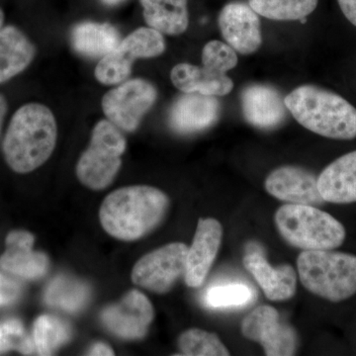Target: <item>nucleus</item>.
<instances>
[{
  "label": "nucleus",
  "mask_w": 356,
  "mask_h": 356,
  "mask_svg": "<svg viewBox=\"0 0 356 356\" xmlns=\"http://www.w3.org/2000/svg\"><path fill=\"white\" fill-rule=\"evenodd\" d=\"M243 117L250 125L262 130L280 127L287 117V107L280 91L266 84H252L243 89Z\"/></svg>",
  "instance_id": "obj_16"
},
{
  "label": "nucleus",
  "mask_w": 356,
  "mask_h": 356,
  "mask_svg": "<svg viewBox=\"0 0 356 356\" xmlns=\"http://www.w3.org/2000/svg\"><path fill=\"white\" fill-rule=\"evenodd\" d=\"M149 27L161 34L177 36L189 24L188 0H140Z\"/></svg>",
  "instance_id": "obj_23"
},
{
  "label": "nucleus",
  "mask_w": 356,
  "mask_h": 356,
  "mask_svg": "<svg viewBox=\"0 0 356 356\" xmlns=\"http://www.w3.org/2000/svg\"><path fill=\"white\" fill-rule=\"evenodd\" d=\"M154 317V307L149 300L138 290H132L120 303L104 309L102 320L115 336L140 339L146 336Z\"/></svg>",
  "instance_id": "obj_11"
},
{
  "label": "nucleus",
  "mask_w": 356,
  "mask_h": 356,
  "mask_svg": "<svg viewBox=\"0 0 356 356\" xmlns=\"http://www.w3.org/2000/svg\"><path fill=\"white\" fill-rule=\"evenodd\" d=\"M220 113L221 106L215 96L184 93L170 107L168 124L175 133L191 135L212 127Z\"/></svg>",
  "instance_id": "obj_15"
},
{
  "label": "nucleus",
  "mask_w": 356,
  "mask_h": 356,
  "mask_svg": "<svg viewBox=\"0 0 356 356\" xmlns=\"http://www.w3.org/2000/svg\"><path fill=\"white\" fill-rule=\"evenodd\" d=\"M37 49L22 30L14 25L0 30V84L19 76L36 57Z\"/></svg>",
  "instance_id": "obj_20"
},
{
  "label": "nucleus",
  "mask_w": 356,
  "mask_h": 356,
  "mask_svg": "<svg viewBox=\"0 0 356 356\" xmlns=\"http://www.w3.org/2000/svg\"><path fill=\"white\" fill-rule=\"evenodd\" d=\"M187 254L186 245L172 243L144 255L134 266L133 282L156 294H165L185 275Z\"/></svg>",
  "instance_id": "obj_9"
},
{
  "label": "nucleus",
  "mask_w": 356,
  "mask_h": 356,
  "mask_svg": "<svg viewBox=\"0 0 356 356\" xmlns=\"http://www.w3.org/2000/svg\"><path fill=\"white\" fill-rule=\"evenodd\" d=\"M236 51L224 42L210 41L204 46L202 65L217 72L227 74L238 65Z\"/></svg>",
  "instance_id": "obj_30"
},
{
  "label": "nucleus",
  "mask_w": 356,
  "mask_h": 356,
  "mask_svg": "<svg viewBox=\"0 0 356 356\" xmlns=\"http://www.w3.org/2000/svg\"><path fill=\"white\" fill-rule=\"evenodd\" d=\"M158 91L143 79H127L103 96L102 106L107 120L124 132H134L154 106Z\"/></svg>",
  "instance_id": "obj_8"
},
{
  "label": "nucleus",
  "mask_w": 356,
  "mask_h": 356,
  "mask_svg": "<svg viewBox=\"0 0 356 356\" xmlns=\"http://www.w3.org/2000/svg\"><path fill=\"white\" fill-rule=\"evenodd\" d=\"M170 79L173 86L184 93H200L203 95H228L234 83L227 74L207 67L182 63L172 67Z\"/></svg>",
  "instance_id": "obj_21"
},
{
  "label": "nucleus",
  "mask_w": 356,
  "mask_h": 356,
  "mask_svg": "<svg viewBox=\"0 0 356 356\" xmlns=\"http://www.w3.org/2000/svg\"><path fill=\"white\" fill-rule=\"evenodd\" d=\"M7 111H8V102H7L6 96L0 95V133H1L2 127H3Z\"/></svg>",
  "instance_id": "obj_34"
},
{
  "label": "nucleus",
  "mask_w": 356,
  "mask_h": 356,
  "mask_svg": "<svg viewBox=\"0 0 356 356\" xmlns=\"http://www.w3.org/2000/svg\"><path fill=\"white\" fill-rule=\"evenodd\" d=\"M20 285L0 273V307L8 306L19 298Z\"/></svg>",
  "instance_id": "obj_31"
},
{
  "label": "nucleus",
  "mask_w": 356,
  "mask_h": 356,
  "mask_svg": "<svg viewBox=\"0 0 356 356\" xmlns=\"http://www.w3.org/2000/svg\"><path fill=\"white\" fill-rule=\"evenodd\" d=\"M318 0H248L250 7L262 17L276 21H295L314 13Z\"/></svg>",
  "instance_id": "obj_25"
},
{
  "label": "nucleus",
  "mask_w": 356,
  "mask_h": 356,
  "mask_svg": "<svg viewBox=\"0 0 356 356\" xmlns=\"http://www.w3.org/2000/svg\"><path fill=\"white\" fill-rule=\"evenodd\" d=\"M218 23L222 38L238 53L250 55L261 46V20L250 4L229 2L222 7Z\"/></svg>",
  "instance_id": "obj_12"
},
{
  "label": "nucleus",
  "mask_w": 356,
  "mask_h": 356,
  "mask_svg": "<svg viewBox=\"0 0 356 356\" xmlns=\"http://www.w3.org/2000/svg\"><path fill=\"white\" fill-rule=\"evenodd\" d=\"M318 189L325 202H356V151L327 165L318 175Z\"/></svg>",
  "instance_id": "obj_19"
},
{
  "label": "nucleus",
  "mask_w": 356,
  "mask_h": 356,
  "mask_svg": "<svg viewBox=\"0 0 356 356\" xmlns=\"http://www.w3.org/2000/svg\"><path fill=\"white\" fill-rule=\"evenodd\" d=\"M34 236L29 232L13 231L6 236V250L0 257V268L24 280H38L48 271V257L33 250Z\"/></svg>",
  "instance_id": "obj_17"
},
{
  "label": "nucleus",
  "mask_w": 356,
  "mask_h": 356,
  "mask_svg": "<svg viewBox=\"0 0 356 356\" xmlns=\"http://www.w3.org/2000/svg\"><path fill=\"white\" fill-rule=\"evenodd\" d=\"M168 195L156 187L135 185L107 196L99 211L102 228L117 240L132 242L154 231L165 219Z\"/></svg>",
  "instance_id": "obj_2"
},
{
  "label": "nucleus",
  "mask_w": 356,
  "mask_h": 356,
  "mask_svg": "<svg viewBox=\"0 0 356 356\" xmlns=\"http://www.w3.org/2000/svg\"><path fill=\"white\" fill-rule=\"evenodd\" d=\"M163 34L151 27H140L122 40L115 50L100 58L95 70V79L104 86L127 81L134 63L139 58H152L165 51Z\"/></svg>",
  "instance_id": "obj_7"
},
{
  "label": "nucleus",
  "mask_w": 356,
  "mask_h": 356,
  "mask_svg": "<svg viewBox=\"0 0 356 356\" xmlns=\"http://www.w3.org/2000/svg\"><path fill=\"white\" fill-rule=\"evenodd\" d=\"M264 185L271 196L288 204L318 207L325 202L318 189V178L299 166L276 168L269 173Z\"/></svg>",
  "instance_id": "obj_13"
},
{
  "label": "nucleus",
  "mask_w": 356,
  "mask_h": 356,
  "mask_svg": "<svg viewBox=\"0 0 356 356\" xmlns=\"http://www.w3.org/2000/svg\"><path fill=\"white\" fill-rule=\"evenodd\" d=\"M274 219L284 241L302 250H334L346 240L343 224L315 206L285 204Z\"/></svg>",
  "instance_id": "obj_5"
},
{
  "label": "nucleus",
  "mask_w": 356,
  "mask_h": 356,
  "mask_svg": "<svg viewBox=\"0 0 356 356\" xmlns=\"http://www.w3.org/2000/svg\"><path fill=\"white\" fill-rule=\"evenodd\" d=\"M178 346L182 355H229L228 348L220 341L217 334L200 329H191L184 332L178 339Z\"/></svg>",
  "instance_id": "obj_27"
},
{
  "label": "nucleus",
  "mask_w": 356,
  "mask_h": 356,
  "mask_svg": "<svg viewBox=\"0 0 356 356\" xmlns=\"http://www.w3.org/2000/svg\"><path fill=\"white\" fill-rule=\"evenodd\" d=\"M299 278L308 291L327 301L356 294V257L332 250H303L297 259Z\"/></svg>",
  "instance_id": "obj_4"
},
{
  "label": "nucleus",
  "mask_w": 356,
  "mask_h": 356,
  "mask_svg": "<svg viewBox=\"0 0 356 356\" xmlns=\"http://www.w3.org/2000/svg\"><path fill=\"white\" fill-rule=\"evenodd\" d=\"M243 337L261 343L268 356L294 355L297 350V334L287 323L281 321L273 307H257L243 318Z\"/></svg>",
  "instance_id": "obj_10"
},
{
  "label": "nucleus",
  "mask_w": 356,
  "mask_h": 356,
  "mask_svg": "<svg viewBox=\"0 0 356 356\" xmlns=\"http://www.w3.org/2000/svg\"><path fill=\"white\" fill-rule=\"evenodd\" d=\"M243 262L245 269L261 287L267 299L284 301L294 296L297 289V274L290 264L271 266L259 250L248 252Z\"/></svg>",
  "instance_id": "obj_18"
},
{
  "label": "nucleus",
  "mask_w": 356,
  "mask_h": 356,
  "mask_svg": "<svg viewBox=\"0 0 356 356\" xmlns=\"http://www.w3.org/2000/svg\"><path fill=\"white\" fill-rule=\"evenodd\" d=\"M284 102L297 122L311 132L329 139H355L356 108L343 96L318 86H302Z\"/></svg>",
  "instance_id": "obj_3"
},
{
  "label": "nucleus",
  "mask_w": 356,
  "mask_h": 356,
  "mask_svg": "<svg viewBox=\"0 0 356 356\" xmlns=\"http://www.w3.org/2000/svg\"><path fill=\"white\" fill-rule=\"evenodd\" d=\"M70 44L79 55L89 58H103L118 47L120 32L110 23L84 21L70 32Z\"/></svg>",
  "instance_id": "obj_22"
},
{
  "label": "nucleus",
  "mask_w": 356,
  "mask_h": 356,
  "mask_svg": "<svg viewBox=\"0 0 356 356\" xmlns=\"http://www.w3.org/2000/svg\"><path fill=\"white\" fill-rule=\"evenodd\" d=\"M254 290L245 284H228L210 288L205 293V305L212 309L240 308L254 302Z\"/></svg>",
  "instance_id": "obj_28"
},
{
  "label": "nucleus",
  "mask_w": 356,
  "mask_h": 356,
  "mask_svg": "<svg viewBox=\"0 0 356 356\" xmlns=\"http://www.w3.org/2000/svg\"><path fill=\"white\" fill-rule=\"evenodd\" d=\"M13 350L23 355H31L35 350L34 341L26 334L22 323L15 318L0 324V353Z\"/></svg>",
  "instance_id": "obj_29"
},
{
  "label": "nucleus",
  "mask_w": 356,
  "mask_h": 356,
  "mask_svg": "<svg viewBox=\"0 0 356 356\" xmlns=\"http://www.w3.org/2000/svg\"><path fill=\"white\" fill-rule=\"evenodd\" d=\"M4 19H6V15H4L3 10L0 8V30L4 27Z\"/></svg>",
  "instance_id": "obj_36"
},
{
  "label": "nucleus",
  "mask_w": 356,
  "mask_h": 356,
  "mask_svg": "<svg viewBox=\"0 0 356 356\" xmlns=\"http://www.w3.org/2000/svg\"><path fill=\"white\" fill-rule=\"evenodd\" d=\"M89 355H114V351L107 344L95 343L89 350Z\"/></svg>",
  "instance_id": "obj_33"
},
{
  "label": "nucleus",
  "mask_w": 356,
  "mask_h": 356,
  "mask_svg": "<svg viewBox=\"0 0 356 356\" xmlns=\"http://www.w3.org/2000/svg\"><path fill=\"white\" fill-rule=\"evenodd\" d=\"M102 3H104L105 6H119V4L123 3L126 0H100Z\"/></svg>",
  "instance_id": "obj_35"
},
{
  "label": "nucleus",
  "mask_w": 356,
  "mask_h": 356,
  "mask_svg": "<svg viewBox=\"0 0 356 356\" xmlns=\"http://www.w3.org/2000/svg\"><path fill=\"white\" fill-rule=\"evenodd\" d=\"M222 238V228L219 221L213 218L199 219L193 242L187 254L184 275L187 286L198 288L203 284L216 259Z\"/></svg>",
  "instance_id": "obj_14"
},
{
  "label": "nucleus",
  "mask_w": 356,
  "mask_h": 356,
  "mask_svg": "<svg viewBox=\"0 0 356 356\" xmlns=\"http://www.w3.org/2000/svg\"><path fill=\"white\" fill-rule=\"evenodd\" d=\"M341 13L356 27V0H337Z\"/></svg>",
  "instance_id": "obj_32"
},
{
  "label": "nucleus",
  "mask_w": 356,
  "mask_h": 356,
  "mask_svg": "<svg viewBox=\"0 0 356 356\" xmlns=\"http://www.w3.org/2000/svg\"><path fill=\"white\" fill-rule=\"evenodd\" d=\"M127 140L120 129L108 120H100L93 128L90 143L77 161L79 181L91 191H102L113 182L122 165Z\"/></svg>",
  "instance_id": "obj_6"
},
{
  "label": "nucleus",
  "mask_w": 356,
  "mask_h": 356,
  "mask_svg": "<svg viewBox=\"0 0 356 356\" xmlns=\"http://www.w3.org/2000/svg\"><path fill=\"white\" fill-rule=\"evenodd\" d=\"M70 339L69 325L60 318L43 315L35 321L33 341L40 355H53L55 350L69 341Z\"/></svg>",
  "instance_id": "obj_26"
},
{
  "label": "nucleus",
  "mask_w": 356,
  "mask_h": 356,
  "mask_svg": "<svg viewBox=\"0 0 356 356\" xmlns=\"http://www.w3.org/2000/svg\"><path fill=\"white\" fill-rule=\"evenodd\" d=\"M89 296L90 290L83 281L58 276L46 288L44 299L49 306L74 313L86 305Z\"/></svg>",
  "instance_id": "obj_24"
},
{
  "label": "nucleus",
  "mask_w": 356,
  "mask_h": 356,
  "mask_svg": "<svg viewBox=\"0 0 356 356\" xmlns=\"http://www.w3.org/2000/svg\"><path fill=\"white\" fill-rule=\"evenodd\" d=\"M58 127L51 110L41 103L22 105L11 117L2 142L6 163L25 175L43 165L57 144Z\"/></svg>",
  "instance_id": "obj_1"
}]
</instances>
